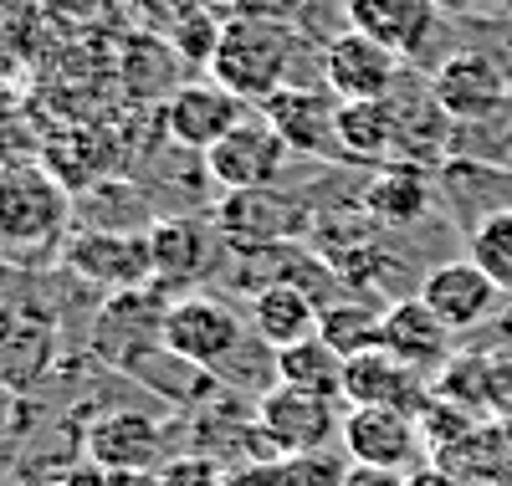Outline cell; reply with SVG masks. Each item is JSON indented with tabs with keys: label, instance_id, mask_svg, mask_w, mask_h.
<instances>
[{
	"label": "cell",
	"instance_id": "obj_11",
	"mask_svg": "<svg viewBox=\"0 0 512 486\" xmlns=\"http://www.w3.org/2000/svg\"><path fill=\"white\" fill-rule=\"evenodd\" d=\"M344 451L359 466H390V471H410L420 461V425L410 410H390V405H349L344 415Z\"/></svg>",
	"mask_w": 512,
	"mask_h": 486
},
{
	"label": "cell",
	"instance_id": "obj_27",
	"mask_svg": "<svg viewBox=\"0 0 512 486\" xmlns=\"http://www.w3.org/2000/svg\"><path fill=\"white\" fill-rule=\"evenodd\" d=\"M16 307H41V277L0 251V313H16Z\"/></svg>",
	"mask_w": 512,
	"mask_h": 486
},
{
	"label": "cell",
	"instance_id": "obj_22",
	"mask_svg": "<svg viewBox=\"0 0 512 486\" xmlns=\"http://www.w3.org/2000/svg\"><path fill=\"white\" fill-rule=\"evenodd\" d=\"M344 364L349 359H344V353H333L323 338H303V343L272 353L277 384L308 389V394H328V400H344Z\"/></svg>",
	"mask_w": 512,
	"mask_h": 486
},
{
	"label": "cell",
	"instance_id": "obj_12",
	"mask_svg": "<svg viewBox=\"0 0 512 486\" xmlns=\"http://www.w3.org/2000/svg\"><path fill=\"white\" fill-rule=\"evenodd\" d=\"M431 313L451 328V333H466V328H477L497 313V302H502V287L477 267L472 256H461V261H441V267L425 272L420 292H415Z\"/></svg>",
	"mask_w": 512,
	"mask_h": 486
},
{
	"label": "cell",
	"instance_id": "obj_21",
	"mask_svg": "<svg viewBox=\"0 0 512 486\" xmlns=\"http://www.w3.org/2000/svg\"><path fill=\"white\" fill-rule=\"evenodd\" d=\"M149 236V267H154V287H185L205 272L210 261V236L200 231V220H154L144 231Z\"/></svg>",
	"mask_w": 512,
	"mask_h": 486
},
{
	"label": "cell",
	"instance_id": "obj_15",
	"mask_svg": "<svg viewBox=\"0 0 512 486\" xmlns=\"http://www.w3.org/2000/svg\"><path fill=\"white\" fill-rule=\"evenodd\" d=\"M451 328L425 307L420 297H400L395 307H384V333L379 348H390L400 364H410L415 374H436L451 364Z\"/></svg>",
	"mask_w": 512,
	"mask_h": 486
},
{
	"label": "cell",
	"instance_id": "obj_10",
	"mask_svg": "<svg viewBox=\"0 0 512 486\" xmlns=\"http://www.w3.org/2000/svg\"><path fill=\"white\" fill-rule=\"evenodd\" d=\"M62 333L47 307H16L0 313V384L31 394L41 379L57 369Z\"/></svg>",
	"mask_w": 512,
	"mask_h": 486
},
{
	"label": "cell",
	"instance_id": "obj_19",
	"mask_svg": "<svg viewBox=\"0 0 512 486\" xmlns=\"http://www.w3.org/2000/svg\"><path fill=\"white\" fill-rule=\"evenodd\" d=\"M344 16L354 31L395 47L400 57H415L431 36L436 21V0H344Z\"/></svg>",
	"mask_w": 512,
	"mask_h": 486
},
{
	"label": "cell",
	"instance_id": "obj_6",
	"mask_svg": "<svg viewBox=\"0 0 512 486\" xmlns=\"http://www.w3.org/2000/svg\"><path fill=\"white\" fill-rule=\"evenodd\" d=\"M251 118V103L236 98L231 87H221L216 77H205V82H185V87H169L164 93V108H159V123H164V134L169 144H180V149H216L236 123Z\"/></svg>",
	"mask_w": 512,
	"mask_h": 486
},
{
	"label": "cell",
	"instance_id": "obj_2",
	"mask_svg": "<svg viewBox=\"0 0 512 486\" xmlns=\"http://www.w3.org/2000/svg\"><path fill=\"white\" fill-rule=\"evenodd\" d=\"M287 62H292V36L277 16H231L205 72L221 87H231L236 98L267 103L277 87H287Z\"/></svg>",
	"mask_w": 512,
	"mask_h": 486
},
{
	"label": "cell",
	"instance_id": "obj_23",
	"mask_svg": "<svg viewBox=\"0 0 512 486\" xmlns=\"http://www.w3.org/2000/svg\"><path fill=\"white\" fill-rule=\"evenodd\" d=\"M379 333H384V313H374V307H364V302H338L333 297L318 313V338L333 353H344V359L379 348Z\"/></svg>",
	"mask_w": 512,
	"mask_h": 486
},
{
	"label": "cell",
	"instance_id": "obj_32",
	"mask_svg": "<svg viewBox=\"0 0 512 486\" xmlns=\"http://www.w3.org/2000/svg\"><path fill=\"white\" fill-rule=\"evenodd\" d=\"M410 486H461V481H451L446 471H431V476H425V471H415V476H410Z\"/></svg>",
	"mask_w": 512,
	"mask_h": 486
},
{
	"label": "cell",
	"instance_id": "obj_24",
	"mask_svg": "<svg viewBox=\"0 0 512 486\" xmlns=\"http://www.w3.org/2000/svg\"><path fill=\"white\" fill-rule=\"evenodd\" d=\"M477 267L502 287V297H512V205H497L487 210L477 226H472V251Z\"/></svg>",
	"mask_w": 512,
	"mask_h": 486
},
{
	"label": "cell",
	"instance_id": "obj_8",
	"mask_svg": "<svg viewBox=\"0 0 512 486\" xmlns=\"http://www.w3.org/2000/svg\"><path fill=\"white\" fill-rule=\"evenodd\" d=\"M287 154H292V149L282 144V134H277L262 113H256V118L236 123L216 149H205L200 164H205V174H210V180H216L226 195H256V190H267L277 174H282Z\"/></svg>",
	"mask_w": 512,
	"mask_h": 486
},
{
	"label": "cell",
	"instance_id": "obj_1",
	"mask_svg": "<svg viewBox=\"0 0 512 486\" xmlns=\"http://www.w3.org/2000/svg\"><path fill=\"white\" fill-rule=\"evenodd\" d=\"M72 190L41 159H0V251H47L67 236Z\"/></svg>",
	"mask_w": 512,
	"mask_h": 486
},
{
	"label": "cell",
	"instance_id": "obj_9",
	"mask_svg": "<svg viewBox=\"0 0 512 486\" xmlns=\"http://www.w3.org/2000/svg\"><path fill=\"white\" fill-rule=\"evenodd\" d=\"M405 72V57L384 41L364 31H338L323 47V87L338 103H359V98H390L395 82Z\"/></svg>",
	"mask_w": 512,
	"mask_h": 486
},
{
	"label": "cell",
	"instance_id": "obj_25",
	"mask_svg": "<svg viewBox=\"0 0 512 486\" xmlns=\"http://www.w3.org/2000/svg\"><path fill=\"white\" fill-rule=\"evenodd\" d=\"M221 31H226V21H216L210 11H185L175 21V52L210 67V57H216V47H221Z\"/></svg>",
	"mask_w": 512,
	"mask_h": 486
},
{
	"label": "cell",
	"instance_id": "obj_28",
	"mask_svg": "<svg viewBox=\"0 0 512 486\" xmlns=\"http://www.w3.org/2000/svg\"><path fill=\"white\" fill-rule=\"evenodd\" d=\"M226 486H303V481H297V466L287 456H256V461L236 466Z\"/></svg>",
	"mask_w": 512,
	"mask_h": 486
},
{
	"label": "cell",
	"instance_id": "obj_30",
	"mask_svg": "<svg viewBox=\"0 0 512 486\" xmlns=\"http://www.w3.org/2000/svg\"><path fill=\"white\" fill-rule=\"evenodd\" d=\"M31 430V400L21 389L0 384V440H21Z\"/></svg>",
	"mask_w": 512,
	"mask_h": 486
},
{
	"label": "cell",
	"instance_id": "obj_29",
	"mask_svg": "<svg viewBox=\"0 0 512 486\" xmlns=\"http://www.w3.org/2000/svg\"><path fill=\"white\" fill-rule=\"evenodd\" d=\"M349 451H313V456H297L292 466H297V481L303 486H344V476H349V466L354 461H344Z\"/></svg>",
	"mask_w": 512,
	"mask_h": 486
},
{
	"label": "cell",
	"instance_id": "obj_16",
	"mask_svg": "<svg viewBox=\"0 0 512 486\" xmlns=\"http://www.w3.org/2000/svg\"><path fill=\"white\" fill-rule=\"evenodd\" d=\"M344 400L349 405H390V410L415 415L425 400V374L400 364L390 348H369L344 364Z\"/></svg>",
	"mask_w": 512,
	"mask_h": 486
},
{
	"label": "cell",
	"instance_id": "obj_5",
	"mask_svg": "<svg viewBox=\"0 0 512 486\" xmlns=\"http://www.w3.org/2000/svg\"><path fill=\"white\" fill-rule=\"evenodd\" d=\"M62 267L98 292H144L154 282L149 236L139 231H77L62 241Z\"/></svg>",
	"mask_w": 512,
	"mask_h": 486
},
{
	"label": "cell",
	"instance_id": "obj_31",
	"mask_svg": "<svg viewBox=\"0 0 512 486\" xmlns=\"http://www.w3.org/2000/svg\"><path fill=\"white\" fill-rule=\"evenodd\" d=\"M344 486H410V476L405 471H390V466H349V476H344Z\"/></svg>",
	"mask_w": 512,
	"mask_h": 486
},
{
	"label": "cell",
	"instance_id": "obj_17",
	"mask_svg": "<svg viewBox=\"0 0 512 486\" xmlns=\"http://www.w3.org/2000/svg\"><path fill=\"white\" fill-rule=\"evenodd\" d=\"M318 313H323V302L308 287L277 277L251 297V333L277 353V348H292L303 338H318Z\"/></svg>",
	"mask_w": 512,
	"mask_h": 486
},
{
	"label": "cell",
	"instance_id": "obj_26",
	"mask_svg": "<svg viewBox=\"0 0 512 486\" xmlns=\"http://www.w3.org/2000/svg\"><path fill=\"white\" fill-rule=\"evenodd\" d=\"M159 486H226L231 471L216 461V456H205V451H190V456H169L159 471H154Z\"/></svg>",
	"mask_w": 512,
	"mask_h": 486
},
{
	"label": "cell",
	"instance_id": "obj_13",
	"mask_svg": "<svg viewBox=\"0 0 512 486\" xmlns=\"http://www.w3.org/2000/svg\"><path fill=\"white\" fill-rule=\"evenodd\" d=\"M256 113H262L282 144L292 154H338V98L328 93V87H277V93L267 103H256Z\"/></svg>",
	"mask_w": 512,
	"mask_h": 486
},
{
	"label": "cell",
	"instance_id": "obj_14",
	"mask_svg": "<svg viewBox=\"0 0 512 486\" xmlns=\"http://www.w3.org/2000/svg\"><path fill=\"white\" fill-rule=\"evenodd\" d=\"M431 98L456 118V123H477L492 118L507 103V77L487 52H456L436 67L431 77Z\"/></svg>",
	"mask_w": 512,
	"mask_h": 486
},
{
	"label": "cell",
	"instance_id": "obj_20",
	"mask_svg": "<svg viewBox=\"0 0 512 486\" xmlns=\"http://www.w3.org/2000/svg\"><path fill=\"white\" fill-rule=\"evenodd\" d=\"M364 210L384 220V226H415L431 210V174H425V164H410V159L374 164L364 185Z\"/></svg>",
	"mask_w": 512,
	"mask_h": 486
},
{
	"label": "cell",
	"instance_id": "obj_4",
	"mask_svg": "<svg viewBox=\"0 0 512 486\" xmlns=\"http://www.w3.org/2000/svg\"><path fill=\"white\" fill-rule=\"evenodd\" d=\"M241 318L236 307L221 297H180L164 307L159 318V343L175 353V364L185 369H221L231 353L241 348Z\"/></svg>",
	"mask_w": 512,
	"mask_h": 486
},
{
	"label": "cell",
	"instance_id": "obj_18",
	"mask_svg": "<svg viewBox=\"0 0 512 486\" xmlns=\"http://www.w3.org/2000/svg\"><path fill=\"white\" fill-rule=\"evenodd\" d=\"M338 159L384 164L400 149V103L395 98H359L338 103Z\"/></svg>",
	"mask_w": 512,
	"mask_h": 486
},
{
	"label": "cell",
	"instance_id": "obj_7",
	"mask_svg": "<svg viewBox=\"0 0 512 486\" xmlns=\"http://www.w3.org/2000/svg\"><path fill=\"white\" fill-rule=\"evenodd\" d=\"M82 456L103 476H154L164 466V425L144 410H103L82 430Z\"/></svg>",
	"mask_w": 512,
	"mask_h": 486
},
{
	"label": "cell",
	"instance_id": "obj_3",
	"mask_svg": "<svg viewBox=\"0 0 512 486\" xmlns=\"http://www.w3.org/2000/svg\"><path fill=\"white\" fill-rule=\"evenodd\" d=\"M256 430L272 440L277 456L297 461V456L328 451L333 440L344 435V410H338V400H328V394L277 384L256 400Z\"/></svg>",
	"mask_w": 512,
	"mask_h": 486
}]
</instances>
